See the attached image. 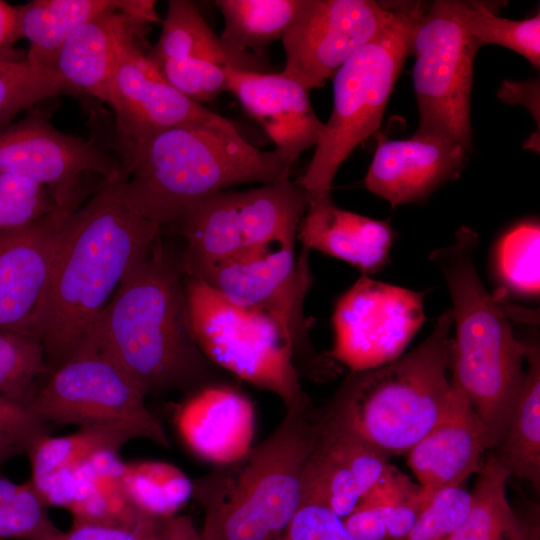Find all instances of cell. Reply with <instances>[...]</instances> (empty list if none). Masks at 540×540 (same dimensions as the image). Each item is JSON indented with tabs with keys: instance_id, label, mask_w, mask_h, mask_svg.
I'll use <instances>...</instances> for the list:
<instances>
[{
	"instance_id": "obj_1",
	"label": "cell",
	"mask_w": 540,
	"mask_h": 540,
	"mask_svg": "<svg viewBox=\"0 0 540 540\" xmlns=\"http://www.w3.org/2000/svg\"><path fill=\"white\" fill-rule=\"evenodd\" d=\"M162 226L122 200L119 176L69 218L29 324L51 372L81 347L128 271L152 249Z\"/></svg>"
},
{
	"instance_id": "obj_2",
	"label": "cell",
	"mask_w": 540,
	"mask_h": 540,
	"mask_svg": "<svg viewBox=\"0 0 540 540\" xmlns=\"http://www.w3.org/2000/svg\"><path fill=\"white\" fill-rule=\"evenodd\" d=\"M183 277L179 258L159 238L125 275L85 339L116 361L146 396L222 382L193 338Z\"/></svg>"
},
{
	"instance_id": "obj_3",
	"label": "cell",
	"mask_w": 540,
	"mask_h": 540,
	"mask_svg": "<svg viewBox=\"0 0 540 540\" xmlns=\"http://www.w3.org/2000/svg\"><path fill=\"white\" fill-rule=\"evenodd\" d=\"M477 233L461 227L454 241L430 254L443 274L452 299L456 334L451 340V381L468 397L496 448L507 431L521 394L526 356L532 342L514 331L515 306L499 289L490 293L475 265Z\"/></svg>"
},
{
	"instance_id": "obj_4",
	"label": "cell",
	"mask_w": 540,
	"mask_h": 540,
	"mask_svg": "<svg viewBox=\"0 0 540 540\" xmlns=\"http://www.w3.org/2000/svg\"><path fill=\"white\" fill-rule=\"evenodd\" d=\"M120 195L139 215L172 227L206 197L245 183L288 180L292 166L275 150L262 151L241 134L202 125L161 131L124 145Z\"/></svg>"
},
{
	"instance_id": "obj_5",
	"label": "cell",
	"mask_w": 540,
	"mask_h": 540,
	"mask_svg": "<svg viewBox=\"0 0 540 540\" xmlns=\"http://www.w3.org/2000/svg\"><path fill=\"white\" fill-rule=\"evenodd\" d=\"M319 431L317 409L286 412L241 459L193 481L201 540H279L302 504V475Z\"/></svg>"
},
{
	"instance_id": "obj_6",
	"label": "cell",
	"mask_w": 540,
	"mask_h": 540,
	"mask_svg": "<svg viewBox=\"0 0 540 540\" xmlns=\"http://www.w3.org/2000/svg\"><path fill=\"white\" fill-rule=\"evenodd\" d=\"M452 325L448 309L417 348L380 366L351 371L321 410L387 456L406 454L449 402Z\"/></svg>"
},
{
	"instance_id": "obj_7",
	"label": "cell",
	"mask_w": 540,
	"mask_h": 540,
	"mask_svg": "<svg viewBox=\"0 0 540 540\" xmlns=\"http://www.w3.org/2000/svg\"><path fill=\"white\" fill-rule=\"evenodd\" d=\"M386 27L333 75V108L313 157L296 181L310 196L330 193L350 153L380 126L394 85L409 54L412 28L426 5L394 4Z\"/></svg>"
},
{
	"instance_id": "obj_8",
	"label": "cell",
	"mask_w": 540,
	"mask_h": 540,
	"mask_svg": "<svg viewBox=\"0 0 540 540\" xmlns=\"http://www.w3.org/2000/svg\"><path fill=\"white\" fill-rule=\"evenodd\" d=\"M309 194L290 179L245 191L214 193L172 226L185 241L180 264L186 277L277 248L295 251Z\"/></svg>"
},
{
	"instance_id": "obj_9",
	"label": "cell",
	"mask_w": 540,
	"mask_h": 540,
	"mask_svg": "<svg viewBox=\"0 0 540 540\" xmlns=\"http://www.w3.org/2000/svg\"><path fill=\"white\" fill-rule=\"evenodd\" d=\"M184 292L193 338L213 365L274 393L286 412L311 408L292 346L272 318L230 302L197 278L185 277Z\"/></svg>"
},
{
	"instance_id": "obj_10",
	"label": "cell",
	"mask_w": 540,
	"mask_h": 540,
	"mask_svg": "<svg viewBox=\"0 0 540 540\" xmlns=\"http://www.w3.org/2000/svg\"><path fill=\"white\" fill-rule=\"evenodd\" d=\"M480 47L461 20L458 0L426 5L409 38L418 131L443 136L470 150L473 64Z\"/></svg>"
},
{
	"instance_id": "obj_11",
	"label": "cell",
	"mask_w": 540,
	"mask_h": 540,
	"mask_svg": "<svg viewBox=\"0 0 540 540\" xmlns=\"http://www.w3.org/2000/svg\"><path fill=\"white\" fill-rule=\"evenodd\" d=\"M145 393L90 340L54 369L28 404L42 423L80 427L121 425L169 449V438L145 404Z\"/></svg>"
},
{
	"instance_id": "obj_12",
	"label": "cell",
	"mask_w": 540,
	"mask_h": 540,
	"mask_svg": "<svg viewBox=\"0 0 540 540\" xmlns=\"http://www.w3.org/2000/svg\"><path fill=\"white\" fill-rule=\"evenodd\" d=\"M309 251L302 247L296 256L295 251L276 248L256 257L213 266L196 278L230 302L272 318L292 346L299 373L321 380L335 373V364L332 358L314 349L309 337L310 321L304 309L312 284Z\"/></svg>"
},
{
	"instance_id": "obj_13",
	"label": "cell",
	"mask_w": 540,
	"mask_h": 540,
	"mask_svg": "<svg viewBox=\"0 0 540 540\" xmlns=\"http://www.w3.org/2000/svg\"><path fill=\"white\" fill-rule=\"evenodd\" d=\"M144 25L119 13L114 27L116 58L107 104L114 112L123 145L186 125L240 134L232 121L193 102L163 78L138 44V29Z\"/></svg>"
},
{
	"instance_id": "obj_14",
	"label": "cell",
	"mask_w": 540,
	"mask_h": 540,
	"mask_svg": "<svg viewBox=\"0 0 540 540\" xmlns=\"http://www.w3.org/2000/svg\"><path fill=\"white\" fill-rule=\"evenodd\" d=\"M121 162L91 140L56 129L39 112L0 128V173L35 181L49 189L58 207L78 209L92 176L116 179Z\"/></svg>"
},
{
	"instance_id": "obj_15",
	"label": "cell",
	"mask_w": 540,
	"mask_h": 540,
	"mask_svg": "<svg viewBox=\"0 0 540 540\" xmlns=\"http://www.w3.org/2000/svg\"><path fill=\"white\" fill-rule=\"evenodd\" d=\"M424 294L360 277L336 301L328 356L351 371L400 357L425 320Z\"/></svg>"
},
{
	"instance_id": "obj_16",
	"label": "cell",
	"mask_w": 540,
	"mask_h": 540,
	"mask_svg": "<svg viewBox=\"0 0 540 540\" xmlns=\"http://www.w3.org/2000/svg\"><path fill=\"white\" fill-rule=\"evenodd\" d=\"M394 14L393 5L373 0H305L282 37L281 72L308 92L323 85L358 49L378 35Z\"/></svg>"
},
{
	"instance_id": "obj_17",
	"label": "cell",
	"mask_w": 540,
	"mask_h": 540,
	"mask_svg": "<svg viewBox=\"0 0 540 540\" xmlns=\"http://www.w3.org/2000/svg\"><path fill=\"white\" fill-rule=\"evenodd\" d=\"M319 431L302 475V503H317L340 518L393 467L387 456L317 409Z\"/></svg>"
},
{
	"instance_id": "obj_18",
	"label": "cell",
	"mask_w": 540,
	"mask_h": 540,
	"mask_svg": "<svg viewBox=\"0 0 540 540\" xmlns=\"http://www.w3.org/2000/svg\"><path fill=\"white\" fill-rule=\"evenodd\" d=\"M76 210L57 207L29 224L0 233V329L29 333L64 228Z\"/></svg>"
},
{
	"instance_id": "obj_19",
	"label": "cell",
	"mask_w": 540,
	"mask_h": 540,
	"mask_svg": "<svg viewBox=\"0 0 540 540\" xmlns=\"http://www.w3.org/2000/svg\"><path fill=\"white\" fill-rule=\"evenodd\" d=\"M468 152L450 139L418 130L410 138L381 140L364 184L392 207L416 202L458 178Z\"/></svg>"
},
{
	"instance_id": "obj_20",
	"label": "cell",
	"mask_w": 540,
	"mask_h": 540,
	"mask_svg": "<svg viewBox=\"0 0 540 540\" xmlns=\"http://www.w3.org/2000/svg\"><path fill=\"white\" fill-rule=\"evenodd\" d=\"M226 91L257 120L275 144L277 154L293 165L316 146L324 123L315 114L309 92L280 73L225 68Z\"/></svg>"
},
{
	"instance_id": "obj_21",
	"label": "cell",
	"mask_w": 540,
	"mask_h": 540,
	"mask_svg": "<svg viewBox=\"0 0 540 540\" xmlns=\"http://www.w3.org/2000/svg\"><path fill=\"white\" fill-rule=\"evenodd\" d=\"M175 425L195 455L215 466L225 465L252 448L254 406L235 387L211 383L190 392L176 410Z\"/></svg>"
},
{
	"instance_id": "obj_22",
	"label": "cell",
	"mask_w": 540,
	"mask_h": 540,
	"mask_svg": "<svg viewBox=\"0 0 540 540\" xmlns=\"http://www.w3.org/2000/svg\"><path fill=\"white\" fill-rule=\"evenodd\" d=\"M486 449L482 422L468 397L452 382L444 412L406 453L407 463L418 484L434 493L462 485L470 475L478 473Z\"/></svg>"
},
{
	"instance_id": "obj_23",
	"label": "cell",
	"mask_w": 540,
	"mask_h": 540,
	"mask_svg": "<svg viewBox=\"0 0 540 540\" xmlns=\"http://www.w3.org/2000/svg\"><path fill=\"white\" fill-rule=\"evenodd\" d=\"M393 238L387 222L337 207L330 193L309 195L297 233L303 247L348 262L363 275L386 266Z\"/></svg>"
},
{
	"instance_id": "obj_24",
	"label": "cell",
	"mask_w": 540,
	"mask_h": 540,
	"mask_svg": "<svg viewBox=\"0 0 540 540\" xmlns=\"http://www.w3.org/2000/svg\"><path fill=\"white\" fill-rule=\"evenodd\" d=\"M18 9L20 38L30 43L26 60L51 70L68 37L98 16L122 12L145 24L160 21L151 0H33Z\"/></svg>"
},
{
	"instance_id": "obj_25",
	"label": "cell",
	"mask_w": 540,
	"mask_h": 540,
	"mask_svg": "<svg viewBox=\"0 0 540 540\" xmlns=\"http://www.w3.org/2000/svg\"><path fill=\"white\" fill-rule=\"evenodd\" d=\"M147 55L156 67L166 61L200 58L224 68L270 73L265 58L229 48L209 27L193 2L187 0L168 1L159 39Z\"/></svg>"
},
{
	"instance_id": "obj_26",
	"label": "cell",
	"mask_w": 540,
	"mask_h": 540,
	"mask_svg": "<svg viewBox=\"0 0 540 540\" xmlns=\"http://www.w3.org/2000/svg\"><path fill=\"white\" fill-rule=\"evenodd\" d=\"M507 471L488 454L471 494L469 511L449 540H539L538 511L521 519L507 497Z\"/></svg>"
},
{
	"instance_id": "obj_27",
	"label": "cell",
	"mask_w": 540,
	"mask_h": 540,
	"mask_svg": "<svg viewBox=\"0 0 540 540\" xmlns=\"http://www.w3.org/2000/svg\"><path fill=\"white\" fill-rule=\"evenodd\" d=\"M119 13H105L76 29L61 47L55 66L79 92L106 104L115 66L114 27Z\"/></svg>"
},
{
	"instance_id": "obj_28",
	"label": "cell",
	"mask_w": 540,
	"mask_h": 540,
	"mask_svg": "<svg viewBox=\"0 0 540 540\" xmlns=\"http://www.w3.org/2000/svg\"><path fill=\"white\" fill-rule=\"evenodd\" d=\"M491 453L509 476L540 487V350L532 342L525 380L507 431Z\"/></svg>"
},
{
	"instance_id": "obj_29",
	"label": "cell",
	"mask_w": 540,
	"mask_h": 540,
	"mask_svg": "<svg viewBox=\"0 0 540 540\" xmlns=\"http://www.w3.org/2000/svg\"><path fill=\"white\" fill-rule=\"evenodd\" d=\"M305 0H217L224 18L220 36L231 49L265 58L266 48L282 39L296 21Z\"/></svg>"
},
{
	"instance_id": "obj_30",
	"label": "cell",
	"mask_w": 540,
	"mask_h": 540,
	"mask_svg": "<svg viewBox=\"0 0 540 540\" xmlns=\"http://www.w3.org/2000/svg\"><path fill=\"white\" fill-rule=\"evenodd\" d=\"M136 438H141L136 430L121 425L80 427L72 434L59 437L47 435L28 454L31 466L29 481L40 494L53 480L71 472L94 452L120 450Z\"/></svg>"
},
{
	"instance_id": "obj_31",
	"label": "cell",
	"mask_w": 540,
	"mask_h": 540,
	"mask_svg": "<svg viewBox=\"0 0 540 540\" xmlns=\"http://www.w3.org/2000/svg\"><path fill=\"white\" fill-rule=\"evenodd\" d=\"M120 483L137 509L161 519L175 516L193 496V481L163 461L123 462Z\"/></svg>"
},
{
	"instance_id": "obj_32",
	"label": "cell",
	"mask_w": 540,
	"mask_h": 540,
	"mask_svg": "<svg viewBox=\"0 0 540 540\" xmlns=\"http://www.w3.org/2000/svg\"><path fill=\"white\" fill-rule=\"evenodd\" d=\"M45 349L33 334L0 329V399L27 407L49 375Z\"/></svg>"
},
{
	"instance_id": "obj_33",
	"label": "cell",
	"mask_w": 540,
	"mask_h": 540,
	"mask_svg": "<svg viewBox=\"0 0 540 540\" xmlns=\"http://www.w3.org/2000/svg\"><path fill=\"white\" fill-rule=\"evenodd\" d=\"M540 227L526 220L506 231L494 252L496 275L506 293L522 297L539 295Z\"/></svg>"
},
{
	"instance_id": "obj_34",
	"label": "cell",
	"mask_w": 540,
	"mask_h": 540,
	"mask_svg": "<svg viewBox=\"0 0 540 540\" xmlns=\"http://www.w3.org/2000/svg\"><path fill=\"white\" fill-rule=\"evenodd\" d=\"M491 4L459 1L461 20L481 46L495 44L525 57L535 68L540 67V14L523 20L498 16Z\"/></svg>"
},
{
	"instance_id": "obj_35",
	"label": "cell",
	"mask_w": 540,
	"mask_h": 540,
	"mask_svg": "<svg viewBox=\"0 0 540 540\" xmlns=\"http://www.w3.org/2000/svg\"><path fill=\"white\" fill-rule=\"evenodd\" d=\"M79 91L56 70L20 61L0 60V128L23 110L58 95Z\"/></svg>"
},
{
	"instance_id": "obj_36",
	"label": "cell",
	"mask_w": 540,
	"mask_h": 540,
	"mask_svg": "<svg viewBox=\"0 0 540 540\" xmlns=\"http://www.w3.org/2000/svg\"><path fill=\"white\" fill-rule=\"evenodd\" d=\"M30 481L17 484L0 477V540H54L62 531Z\"/></svg>"
},
{
	"instance_id": "obj_37",
	"label": "cell",
	"mask_w": 540,
	"mask_h": 540,
	"mask_svg": "<svg viewBox=\"0 0 540 540\" xmlns=\"http://www.w3.org/2000/svg\"><path fill=\"white\" fill-rule=\"evenodd\" d=\"M416 485L393 466L343 518L349 534L354 540H386V524L394 504Z\"/></svg>"
},
{
	"instance_id": "obj_38",
	"label": "cell",
	"mask_w": 540,
	"mask_h": 540,
	"mask_svg": "<svg viewBox=\"0 0 540 540\" xmlns=\"http://www.w3.org/2000/svg\"><path fill=\"white\" fill-rule=\"evenodd\" d=\"M57 207L47 187L0 173V233L29 224Z\"/></svg>"
},
{
	"instance_id": "obj_39",
	"label": "cell",
	"mask_w": 540,
	"mask_h": 540,
	"mask_svg": "<svg viewBox=\"0 0 540 540\" xmlns=\"http://www.w3.org/2000/svg\"><path fill=\"white\" fill-rule=\"evenodd\" d=\"M470 505L471 494L462 485L434 492L402 540H449Z\"/></svg>"
},
{
	"instance_id": "obj_40",
	"label": "cell",
	"mask_w": 540,
	"mask_h": 540,
	"mask_svg": "<svg viewBox=\"0 0 540 540\" xmlns=\"http://www.w3.org/2000/svg\"><path fill=\"white\" fill-rule=\"evenodd\" d=\"M163 78L195 103L212 102L226 91L225 68L206 59L184 58L157 66Z\"/></svg>"
},
{
	"instance_id": "obj_41",
	"label": "cell",
	"mask_w": 540,
	"mask_h": 540,
	"mask_svg": "<svg viewBox=\"0 0 540 540\" xmlns=\"http://www.w3.org/2000/svg\"><path fill=\"white\" fill-rule=\"evenodd\" d=\"M47 435V425L27 407L0 399V464L16 456H28Z\"/></svg>"
},
{
	"instance_id": "obj_42",
	"label": "cell",
	"mask_w": 540,
	"mask_h": 540,
	"mask_svg": "<svg viewBox=\"0 0 540 540\" xmlns=\"http://www.w3.org/2000/svg\"><path fill=\"white\" fill-rule=\"evenodd\" d=\"M279 540H354L343 519L317 503H302Z\"/></svg>"
},
{
	"instance_id": "obj_43",
	"label": "cell",
	"mask_w": 540,
	"mask_h": 540,
	"mask_svg": "<svg viewBox=\"0 0 540 540\" xmlns=\"http://www.w3.org/2000/svg\"><path fill=\"white\" fill-rule=\"evenodd\" d=\"M165 521L142 513L122 525L73 523L68 532L62 531L54 540H161Z\"/></svg>"
},
{
	"instance_id": "obj_44",
	"label": "cell",
	"mask_w": 540,
	"mask_h": 540,
	"mask_svg": "<svg viewBox=\"0 0 540 540\" xmlns=\"http://www.w3.org/2000/svg\"><path fill=\"white\" fill-rule=\"evenodd\" d=\"M433 493L419 484L400 498L393 506L386 524V540H402Z\"/></svg>"
},
{
	"instance_id": "obj_45",
	"label": "cell",
	"mask_w": 540,
	"mask_h": 540,
	"mask_svg": "<svg viewBox=\"0 0 540 540\" xmlns=\"http://www.w3.org/2000/svg\"><path fill=\"white\" fill-rule=\"evenodd\" d=\"M20 39L18 5L0 0V60L20 61L26 58L14 48Z\"/></svg>"
},
{
	"instance_id": "obj_46",
	"label": "cell",
	"mask_w": 540,
	"mask_h": 540,
	"mask_svg": "<svg viewBox=\"0 0 540 540\" xmlns=\"http://www.w3.org/2000/svg\"><path fill=\"white\" fill-rule=\"evenodd\" d=\"M161 540H201L189 516H173L166 519Z\"/></svg>"
}]
</instances>
